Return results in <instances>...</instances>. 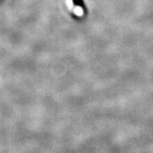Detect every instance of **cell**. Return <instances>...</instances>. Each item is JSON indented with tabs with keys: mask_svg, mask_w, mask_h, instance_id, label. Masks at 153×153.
Wrapping results in <instances>:
<instances>
[{
	"mask_svg": "<svg viewBox=\"0 0 153 153\" xmlns=\"http://www.w3.org/2000/svg\"><path fill=\"white\" fill-rule=\"evenodd\" d=\"M72 2H73V4L75 6H80V8H82V10L85 11V6L83 0H72Z\"/></svg>",
	"mask_w": 153,
	"mask_h": 153,
	"instance_id": "6da1fadb",
	"label": "cell"
}]
</instances>
